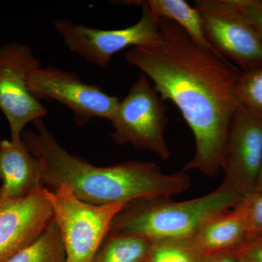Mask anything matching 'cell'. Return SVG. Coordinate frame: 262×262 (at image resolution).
<instances>
[{"label": "cell", "mask_w": 262, "mask_h": 262, "mask_svg": "<svg viewBox=\"0 0 262 262\" xmlns=\"http://www.w3.org/2000/svg\"><path fill=\"white\" fill-rule=\"evenodd\" d=\"M158 24V42L130 48L125 59L152 81L164 101L176 105L192 131L195 151L182 171L215 177L222 170L229 125L241 105L235 89L241 71L196 45L172 20Z\"/></svg>", "instance_id": "1"}, {"label": "cell", "mask_w": 262, "mask_h": 262, "mask_svg": "<svg viewBox=\"0 0 262 262\" xmlns=\"http://www.w3.org/2000/svg\"><path fill=\"white\" fill-rule=\"evenodd\" d=\"M32 123L34 130L24 131L21 139L37 160L42 185L50 190L69 186L80 201L104 206L170 199L192 184L186 172L165 173L159 165L146 160L96 166L62 147L42 119Z\"/></svg>", "instance_id": "2"}, {"label": "cell", "mask_w": 262, "mask_h": 262, "mask_svg": "<svg viewBox=\"0 0 262 262\" xmlns=\"http://www.w3.org/2000/svg\"><path fill=\"white\" fill-rule=\"evenodd\" d=\"M244 199L222 183L213 192L189 201H134L115 217L108 234H136L153 243L187 239L208 220Z\"/></svg>", "instance_id": "3"}, {"label": "cell", "mask_w": 262, "mask_h": 262, "mask_svg": "<svg viewBox=\"0 0 262 262\" xmlns=\"http://www.w3.org/2000/svg\"><path fill=\"white\" fill-rule=\"evenodd\" d=\"M49 191L53 218L61 232L67 262H92L114 219L129 203L89 204L78 199L67 185Z\"/></svg>", "instance_id": "4"}, {"label": "cell", "mask_w": 262, "mask_h": 262, "mask_svg": "<svg viewBox=\"0 0 262 262\" xmlns=\"http://www.w3.org/2000/svg\"><path fill=\"white\" fill-rule=\"evenodd\" d=\"M165 111V101L141 72L110 120L114 129L112 139L119 145L130 144L136 149L149 150L162 160H168L170 151L165 139L168 122Z\"/></svg>", "instance_id": "5"}, {"label": "cell", "mask_w": 262, "mask_h": 262, "mask_svg": "<svg viewBox=\"0 0 262 262\" xmlns=\"http://www.w3.org/2000/svg\"><path fill=\"white\" fill-rule=\"evenodd\" d=\"M117 3L141 6L142 16L140 20L126 28L106 30L60 19L55 21L54 28L71 52L100 68H106L119 52L131 46H153L160 37L159 24L146 5L139 3L138 0Z\"/></svg>", "instance_id": "6"}, {"label": "cell", "mask_w": 262, "mask_h": 262, "mask_svg": "<svg viewBox=\"0 0 262 262\" xmlns=\"http://www.w3.org/2000/svg\"><path fill=\"white\" fill-rule=\"evenodd\" d=\"M205 36L219 54L241 72L262 66V38L233 0H196Z\"/></svg>", "instance_id": "7"}, {"label": "cell", "mask_w": 262, "mask_h": 262, "mask_svg": "<svg viewBox=\"0 0 262 262\" xmlns=\"http://www.w3.org/2000/svg\"><path fill=\"white\" fill-rule=\"evenodd\" d=\"M29 91L38 101H57L73 115L77 126L95 118L111 120L120 99L106 94L95 84L85 83L75 72L56 68L39 67L28 77Z\"/></svg>", "instance_id": "8"}, {"label": "cell", "mask_w": 262, "mask_h": 262, "mask_svg": "<svg viewBox=\"0 0 262 262\" xmlns=\"http://www.w3.org/2000/svg\"><path fill=\"white\" fill-rule=\"evenodd\" d=\"M40 67L29 46L10 42L0 47V110L9 124L10 140H21L27 124L48 115L28 85L31 72Z\"/></svg>", "instance_id": "9"}, {"label": "cell", "mask_w": 262, "mask_h": 262, "mask_svg": "<svg viewBox=\"0 0 262 262\" xmlns=\"http://www.w3.org/2000/svg\"><path fill=\"white\" fill-rule=\"evenodd\" d=\"M261 166L262 120L239 105L229 125L222 184L248 198L256 191Z\"/></svg>", "instance_id": "10"}, {"label": "cell", "mask_w": 262, "mask_h": 262, "mask_svg": "<svg viewBox=\"0 0 262 262\" xmlns=\"http://www.w3.org/2000/svg\"><path fill=\"white\" fill-rule=\"evenodd\" d=\"M49 189L10 198L0 192V262H7L42 233L53 220Z\"/></svg>", "instance_id": "11"}, {"label": "cell", "mask_w": 262, "mask_h": 262, "mask_svg": "<svg viewBox=\"0 0 262 262\" xmlns=\"http://www.w3.org/2000/svg\"><path fill=\"white\" fill-rule=\"evenodd\" d=\"M251 196L238 206L215 215L184 241L207 256L230 251L247 238Z\"/></svg>", "instance_id": "12"}, {"label": "cell", "mask_w": 262, "mask_h": 262, "mask_svg": "<svg viewBox=\"0 0 262 262\" xmlns=\"http://www.w3.org/2000/svg\"><path fill=\"white\" fill-rule=\"evenodd\" d=\"M0 183V192L10 198L28 195L42 187L39 163L22 139L1 141Z\"/></svg>", "instance_id": "13"}, {"label": "cell", "mask_w": 262, "mask_h": 262, "mask_svg": "<svg viewBox=\"0 0 262 262\" xmlns=\"http://www.w3.org/2000/svg\"><path fill=\"white\" fill-rule=\"evenodd\" d=\"M138 2L148 7L157 21L163 19L172 20L182 27L196 45L218 53L206 39L199 13L194 7L192 8L187 2L184 0H138Z\"/></svg>", "instance_id": "14"}, {"label": "cell", "mask_w": 262, "mask_h": 262, "mask_svg": "<svg viewBox=\"0 0 262 262\" xmlns=\"http://www.w3.org/2000/svg\"><path fill=\"white\" fill-rule=\"evenodd\" d=\"M153 242L130 234H108L92 262H149Z\"/></svg>", "instance_id": "15"}, {"label": "cell", "mask_w": 262, "mask_h": 262, "mask_svg": "<svg viewBox=\"0 0 262 262\" xmlns=\"http://www.w3.org/2000/svg\"><path fill=\"white\" fill-rule=\"evenodd\" d=\"M7 262H67L63 239L54 218L35 241Z\"/></svg>", "instance_id": "16"}, {"label": "cell", "mask_w": 262, "mask_h": 262, "mask_svg": "<svg viewBox=\"0 0 262 262\" xmlns=\"http://www.w3.org/2000/svg\"><path fill=\"white\" fill-rule=\"evenodd\" d=\"M235 92L241 105L262 120V66L241 72Z\"/></svg>", "instance_id": "17"}, {"label": "cell", "mask_w": 262, "mask_h": 262, "mask_svg": "<svg viewBox=\"0 0 262 262\" xmlns=\"http://www.w3.org/2000/svg\"><path fill=\"white\" fill-rule=\"evenodd\" d=\"M208 257L184 239L165 241L153 243L149 262H207Z\"/></svg>", "instance_id": "18"}, {"label": "cell", "mask_w": 262, "mask_h": 262, "mask_svg": "<svg viewBox=\"0 0 262 262\" xmlns=\"http://www.w3.org/2000/svg\"><path fill=\"white\" fill-rule=\"evenodd\" d=\"M233 3L262 38V0H233Z\"/></svg>", "instance_id": "19"}, {"label": "cell", "mask_w": 262, "mask_h": 262, "mask_svg": "<svg viewBox=\"0 0 262 262\" xmlns=\"http://www.w3.org/2000/svg\"><path fill=\"white\" fill-rule=\"evenodd\" d=\"M237 259L250 262H262V236L247 239L228 252Z\"/></svg>", "instance_id": "20"}, {"label": "cell", "mask_w": 262, "mask_h": 262, "mask_svg": "<svg viewBox=\"0 0 262 262\" xmlns=\"http://www.w3.org/2000/svg\"><path fill=\"white\" fill-rule=\"evenodd\" d=\"M262 236V192L251 196L248 219L247 239Z\"/></svg>", "instance_id": "21"}, {"label": "cell", "mask_w": 262, "mask_h": 262, "mask_svg": "<svg viewBox=\"0 0 262 262\" xmlns=\"http://www.w3.org/2000/svg\"><path fill=\"white\" fill-rule=\"evenodd\" d=\"M207 262H237V259L229 253H220L212 255Z\"/></svg>", "instance_id": "22"}, {"label": "cell", "mask_w": 262, "mask_h": 262, "mask_svg": "<svg viewBox=\"0 0 262 262\" xmlns=\"http://www.w3.org/2000/svg\"><path fill=\"white\" fill-rule=\"evenodd\" d=\"M262 192V166L261 172H260L259 178H258L257 186H256V191L254 194H259Z\"/></svg>", "instance_id": "23"}, {"label": "cell", "mask_w": 262, "mask_h": 262, "mask_svg": "<svg viewBox=\"0 0 262 262\" xmlns=\"http://www.w3.org/2000/svg\"><path fill=\"white\" fill-rule=\"evenodd\" d=\"M237 262H250V261H246V260H244V259H237Z\"/></svg>", "instance_id": "24"}, {"label": "cell", "mask_w": 262, "mask_h": 262, "mask_svg": "<svg viewBox=\"0 0 262 262\" xmlns=\"http://www.w3.org/2000/svg\"><path fill=\"white\" fill-rule=\"evenodd\" d=\"M1 141H2V140H0V144H1Z\"/></svg>", "instance_id": "25"}]
</instances>
